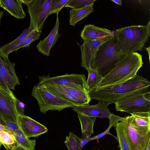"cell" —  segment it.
Returning a JSON list of instances; mask_svg holds the SVG:
<instances>
[{"label":"cell","mask_w":150,"mask_h":150,"mask_svg":"<svg viewBox=\"0 0 150 150\" xmlns=\"http://www.w3.org/2000/svg\"><path fill=\"white\" fill-rule=\"evenodd\" d=\"M150 82L137 75L124 83L96 88L88 92L91 99L109 105L134 94L149 91Z\"/></svg>","instance_id":"6da1fadb"},{"label":"cell","mask_w":150,"mask_h":150,"mask_svg":"<svg viewBox=\"0 0 150 150\" xmlns=\"http://www.w3.org/2000/svg\"><path fill=\"white\" fill-rule=\"evenodd\" d=\"M143 64L142 55L137 52L127 54L103 77L96 88L121 83L133 78Z\"/></svg>","instance_id":"7a4b0ae2"},{"label":"cell","mask_w":150,"mask_h":150,"mask_svg":"<svg viewBox=\"0 0 150 150\" xmlns=\"http://www.w3.org/2000/svg\"><path fill=\"white\" fill-rule=\"evenodd\" d=\"M150 33V20L145 25H133L118 29L115 32L116 45L125 54L142 51L149 39Z\"/></svg>","instance_id":"3957f363"},{"label":"cell","mask_w":150,"mask_h":150,"mask_svg":"<svg viewBox=\"0 0 150 150\" xmlns=\"http://www.w3.org/2000/svg\"><path fill=\"white\" fill-rule=\"evenodd\" d=\"M126 55L122 53L116 45L115 34L100 47L91 61V68L97 70L103 77Z\"/></svg>","instance_id":"277c9868"},{"label":"cell","mask_w":150,"mask_h":150,"mask_svg":"<svg viewBox=\"0 0 150 150\" xmlns=\"http://www.w3.org/2000/svg\"><path fill=\"white\" fill-rule=\"evenodd\" d=\"M131 150H146L150 142V129L137 126L132 122L130 116L121 120Z\"/></svg>","instance_id":"5b68a950"},{"label":"cell","mask_w":150,"mask_h":150,"mask_svg":"<svg viewBox=\"0 0 150 150\" xmlns=\"http://www.w3.org/2000/svg\"><path fill=\"white\" fill-rule=\"evenodd\" d=\"M31 95L37 101L40 111L43 114L50 110L60 111L74 105L45 88L38 87L36 85L33 87Z\"/></svg>","instance_id":"8992f818"},{"label":"cell","mask_w":150,"mask_h":150,"mask_svg":"<svg viewBox=\"0 0 150 150\" xmlns=\"http://www.w3.org/2000/svg\"><path fill=\"white\" fill-rule=\"evenodd\" d=\"M115 109L120 112L130 114L150 112V91L137 93L117 101Z\"/></svg>","instance_id":"52a82bcc"},{"label":"cell","mask_w":150,"mask_h":150,"mask_svg":"<svg viewBox=\"0 0 150 150\" xmlns=\"http://www.w3.org/2000/svg\"><path fill=\"white\" fill-rule=\"evenodd\" d=\"M52 0H21L28 7L30 18V25L35 30L42 29L45 21L49 15Z\"/></svg>","instance_id":"ba28073f"},{"label":"cell","mask_w":150,"mask_h":150,"mask_svg":"<svg viewBox=\"0 0 150 150\" xmlns=\"http://www.w3.org/2000/svg\"><path fill=\"white\" fill-rule=\"evenodd\" d=\"M38 87L52 84L74 87L79 89H86V77L82 74L67 73L54 77H51L50 74L46 76H40Z\"/></svg>","instance_id":"9c48e42d"},{"label":"cell","mask_w":150,"mask_h":150,"mask_svg":"<svg viewBox=\"0 0 150 150\" xmlns=\"http://www.w3.org/2000/svg\"><path fill=\"white\" fill-rule=\"evenodd\" d=\"M16 98L11 91H9L0 85V115L4 122L11 121L18 125L15 103Z\"/></svg>","instance_id":"30bf717a"},{"label":"cell","mask_w":150,"mask_h":150,"mask_svg":"<svg viewBox=\"0 0 150 150\" xmlns=\"http://www.w3.org/2000/svg\"><path fill=\"white\" fill-rule=\"evenodd\" d=\"M114 36L102 39L83 40V43L80 46L81 52V66L87 70L91 69V61L100 47Z\"/></svg>","instance_id":"8fae6325"},{"label":"cell","mask_w":150,"mask_h":150,"mask_svg":"<svg viewBox=\"0 0 150 150\" xmlns=\"http://www.w3.org/2000/svg\"><path fill=\"white\" fill-rule=\"evenodd\" d=\"M19 128L28 138L37 137L46 133L47 127L30 117L25 115H18Z\"/></svg>","instance_id":"7c38bea8"},{"label":"cell","mask_w":150,"mask_h":150,"mask_svg":"<svg viewBox=\"0 0 150 150\" xmlns=\"http://www.w3.org/2000/svg\"><path fill=\"white\" fill-rule=\"evenodd\" d=\"M109 105L99 102L95 105H74L71 108L72 110L77 114L90 117L108 118L111 113L108 108Z\"/></svg>","instance_id":"4fadbf2b"},{"label":"cell","mask_w":150,"mask_h":150,"mask_svg":"<svg viewBox=\"0 0 150 150\" xmlns=\"http://www.w3.org/2000/svg\"><path fill=\"white\" fill-rule=\"evenodd\" d=\"M0 56V69L5 77L10 89L14 90L16 86L20 85L19 79L16 73L15 63L11 62L8 57Z\"/></svg>","instance_id":"5bb4252c"},{"label":"cell","mask_w":150,"mask_h":150,"mask_svg":"<svg viewBox=\"0 0 150 150\" xmlns=\"http://www.w3.org/2000/svg\"><path fill=\"white\" fill-rule=\"evenodd\" d=\"M58 14H57L56 22L53 29L48 36L43 40H41L36 46L39 52L47 56H49L50 49L60 37L58 33L59 23Z\"/></svg>","instance_id":"9a60e30c"},{"label":"cell","mask_w":150,"mask_h":150,"mask_svg":"<svg viewBox=\"0 0 150 150\" xmlns=\"http://www.w3.org/2000/svg\"><path fill=\"white\" fill-rule=\"evenodd\" d=\"M114 35V31L89 24L84 26L81 31L80 37L83 40L102 39Z\"/></svg>","instance_id":"2e32d148"},{"label":"cell","mask_w":150,"mask_h":150,"mask_svg":"<svg viewBox=\"0 0 150 150\" xmlns=\"http://www.w3.org/2000/svg\"><path fill=\"white\" fill-rule=\"evenodd\" d=\"M21 0H0V7L17 19H23L26 16Z\"/></svg>","instance_id":"e0dca14e"},{"label":"cell","mask_w":150,"mask_h":150,"mask_svg":"<svg viewBox=\"0 0 150 150\" xmlns=\"http://www.w3.org/2000/svg\"><path fill=\"white\" fill-rule=\"evenodd\" d=\"M38 87L43 88L54 95L72 103L74 105H83L76 97L71 95L57 84L47 85Z\"/></svg>","instance_id":"ac0fdd59"},{"label":"cell","mask_w":150,"mask_h":150,"mask_svg":"<svg viewBox=\"0 0 150 150\" xmlns=\"http://www.w3.org/2000/svg\"><path fill=\"white\" fill-rule=\"evenodd\" d=\"M35 30L33 26H29L25 29L21 34L13 41L9 43H7L2 46H0V56L8 57L9 54L24 40L28 35Z\"/></svg>","instance_id":"d6986e66"},{"label":"cell","mask_w":150,"mask_h":150,"mask_svg":"<svg viewBox=\"0 0 150 150\" xmlns=\"http://www.w3.org/2000/svg\"><path fill=\"white\" fill-rule=\"evenodd\" d=\"M94 4V3H93L81 8L71 10L69 12V25L75 26L78 22L93 12Z\"/></svg>","instance_id":"ffe728a7"},{"label":"cell","mask_w":150,"mask_h":150,"mask_svg":"<svg viewBox=\"0 0 150 150\" xmlns=\"http://www.w3.org/2000/svg\"><path fill=\"white\" fill-rule=\"evenodd\" d=\"M16 146L24 150H34L36 144L35 139L28 138L19 127L13 131Z\"/></svg>","instance_id":"44dd1931"},{"label":"cell","mask_w":150,"mask_h":150,"mask_svg":"<svg viewBox=\"0 0 150 150\" xmlns=\"http://www.w3.org/2000/svg\"><path fill=\"white\" fill-rule=\"evenodd\" d=\"M81 130V138H89L93 133V127L96 119L78 114Z\"/></svg>","instance_id":"7402d4cb"},{"label":"cell","mask_w":150,"mask_h":150,"mask_svg":"<svg viewBox=\"0 0 150 150\" xmlns=\"http://www.w3.org/2000/svg\"><path fill=\"white\" fill-rule=\"evenodd\" d=\"M87 71L88 78L86 81L85 88L88 93L97 87L103 76L95 69L91 68Z\"/></svg>","instance_id":"603a6c76"},{"label":"cell","mask_w":150,"mask_h":150,"mask_svg":"<svg viewBox=\"0 0 150 150\" xmlns=\"http://www.w3.org/2000/svg\"><path fill=\"white\" fill-rule=\"evenodd\" d=\"M130 116L132 122L137 126L150 129V112L134 113Z\"/></svg>","instance_id":"cb8c5ba5"},{"label":"cell","mask_w":150,"mask_h":150,"mask_svg":"<svg viewBox=\"0 0 150 150\" xmlns=\"http://www.w3.org/2000/svg\"><path fill=\"white\" fill-rule=\"evenodd\" d=\"M114 127L116 132L117 140L119 143L120 150H131L125 134L122 121H119Z\"/></svg>","instance_id":"d4e9b609"},{"label":"cell","mask_w":150,"mask_h":150,"mask_svg":"<svg viewBox=\"0 0 150 150\" xmlns=\"http://www.w3.org/2000/svg\"><path fill=\"white\" fill-rule=\"evenodd\" d=\"M123 118V117H122L118 116L115 115L113 113H111L108 118L109 120V123L108 128L103 132L93 137H91L92 140H96L98 144H99L98 140L99 139L103 136L107 134L110 135L112 136L117 140V137L114 136L111 134L109 131L112 127H114L117 123L119 121H121Z\"/></svg>","instance_id":"484cf974"},{"label":"cell","mask_w":150,"mask_h":150,"mask_svg":"<svg viewBox=\"0 0 150 150\" xmlns=\"http://www.w3.org/2000/svg\"><path fill=\"white\" fill-rule=\"evenodd\" d=\"M0 142L7 150L16 146L15 139L13 134L6 131H0Z\"/></svg>","instance_id":"4316f807"},{"label":"cell","mask_w":150,"mask_h":150,"mask_svg":"<svg viewBox=\"0 0 150 150\" xmlns=\"http://www.w3.org/2000/svg\"><path fill=\"white\" fill-rule=\"evenodd\" d=\"M80 139L71 132L66 137L64 142L68 150H82L80 145Z\"/></svg>","instance_id":"83f0119b"},{"label":"cell","mask_w":150,"mask_h":150,"mask_svg":"<svg viewBox=\"0 0 150 150\" xmlns=\"http://www.w3.org/2000/svg\"><path fill=\"white\" fill-rule=\"evenodd\" d=\"M41 32V30H33L28 35L21 43L14 49L13 52L17 51L21 48L29 46L31 43L40 38Z\"/></svg>","instance_id":"f1b7e54d"},{"label":"cell","mask_w":150,"mask_h":150,"mask_svg":"<svg viewBox=\"0 0 150 150\" xmlns=\"http://www.w3.org/2000/svg\"><path fill=\"white\" fill-rule=\"evenodd\" d=\"M96 0H69L64 7H69L72 9H77L94 3Z\"/></svg>","instance_id":"f546056e"},{"label":"cell","mask_w":150,"mask_h":150,"mask_svg":"<svg viewBox=\"0 0 150 150\" xmlns=\"http://www.w3.org/2000/svg\"><path fill=\"white\" fill-rule=\"evenodd\" d=\"M69 0H52L49 15L58 14Z\"/></svg>","instance_id":"4dcf8cb0"},{"label":"cell","mask_w":150,"mask_h":150,"mask_svg":"<svg viewBox=\"0 0 150 150\" xmlns=\"http://www.w3.org/2000/svg\"><path fill=\"white\" fill-rule=\"evenodd\" d=\"M15 105L18 115H25L24 111L25 105V104L16 98L15 100Z\"/></svg>","instance_id":"1f68e13d"},{"label":"cell","mask_w":150,"mask_h":150,"mask_svg":"<svg viewBox=\"0 0 150 150\" xmlns=\"http://www.w3.org/2000/svg\"><path fill=\"white\" fill-rule=\"evenodd\" d=\"M0 85L3 86L7 90L9 91H11L10 89L7 84L6 79L4 76L0 69Z\"/></svg>","instance_id":"d6a6232c"},{"label":"cell","mask_w":150,"mask_h":150,"mask_svg":"<svg viewBox=\"0 0 150 150\" xmlns=\"http://www.w3.org/2000/svg\"><path fill=\"white\" fill-rule=\"evenodd\" d=\"M4 122L6 126L13 132L19 127L18 125L12 121H6Z\"/></svg>","instance_id":"836d02e7"},{"label":"cell","mask_w":150,"mask_h":150,"mask_svg":"<svg viewBox=\"0 0 150 150\" xmlns=\"http://www.w3.org/2000/svg\"><path fill=\"white\" fill-rule=\"evenodd\" d=\"M91 137L89 138L80 139V145L82 149L83 146L88 142L92 140Z\"/></svg>","instance_id":"e575fe53"},{"label":"cell","mask_w":150,"mask_h":150,"mask_svg":"<svg viewBox=\"0 0 150 150\" xmlns=\"http://www.w3.org/2000/svg\"><path fill=\"white\" fill-rule=\"evenodd\" d=\"M6 131L11 133L13 134V132L11 130L6 126L4 125L0 124V131Z\"/></svg>","instance_id":"d590c367"},{"label":"cell","mask_w":150,"mask_h":150,"mask_svg":"<svg viewBox=\"0 0 150 150\" xmlns=\"http://www.w3.org/2000/svg\"><path fill=\"white\" fill-rule=\"evenodd\" d=\"M111 1L119 6H122V1L121 0H111Z\"/></svg>","instance_id":"8d00e7d4"},{"label":"cell","mask_w":150,"mask_h":150,"mask_svg":"<svg viewBox=\"0 0 150 150\" xmlns=\"http://www.w3.org/2000/svg\"><path fill=\"white\" fill-rule=\"evenodd\" d=\"M11 150H24L17 146H15L12 148Z\"/></svg>","instance_id":"74e56055"},{"label":"cell","mask_w":150,"mask_h":150,"mask_svg":"<svg viewBox=\"0 0 150 150\" xmlns=\"http://www.w3.org/2000/svg\"><path fill=\"white\" fill-rule=\"evenodd\" d=\"M0 124L6 126L4 120L0 115Z\"/></svg>","instance_id":"f35d334b"},{"label":"cell","mask_w":150,"mask_h":150,"mask_svg":"<svg viewBox=\"0 0 150 150\" xmlns=\"http://www.w3.org/2000/svg\"><path fill=\"white\" fill-rule=\"evenodd\" d=\"M150 46L148 47H144L145 50L147 51L148 53L149 57V60L150 61Z\"/></svg>","instance_id":"ab89813d"},{"label":"cell","mask_w":150,"mask_h":150,"mask_svg":"<svg viewBox=\"0 0 150 150\" xmlns=\"http://www.w3.org/2000/svg\"><path fill=\"white\" fill-rule=\"evenodd\" d=\"M4 13L3 11L0 10V26L1 24V19L4 15Z\"/></svg>","instance_id":"60d3db41"},{"label":"cell","mask_w":150,"mask_h":150,"mask_svg":"<svg viewBox=\"0 0 150 150\" xmlns=\"http://www.w3.org/2000/svg\"><path fill=\"white\" fill-rule=\"evenodd\" d=\"M146 150H150V142Z\"/></svg>","instance_id":"b9f144b4"},{"label":"cell","mask_w":150,"mask_h":150,"mask_svg":"<svg viewBox=\"0 0 150 150\" xmlns=\"http://www.w3.org/2000/svg\"><path fill=\"white\" fill-rule=\"evenodd\" d=\"M1 143H0V148L1 146Z\"/></svg>","instance_id":"7bdbcfd3"},{"label":"cell","mask_w":150,"mask_h":150,"mask_svg":"<svg viewBox=\"0 0 150 150\" xmlns=\"http://www.w3.org/2000/svg\"><path fill=\"white\" fill-rule=\"evenodd\" d=\"M0 143H1L0 142Z\"/></svg>","instance_id":"ee69618b"}]
</instances>
